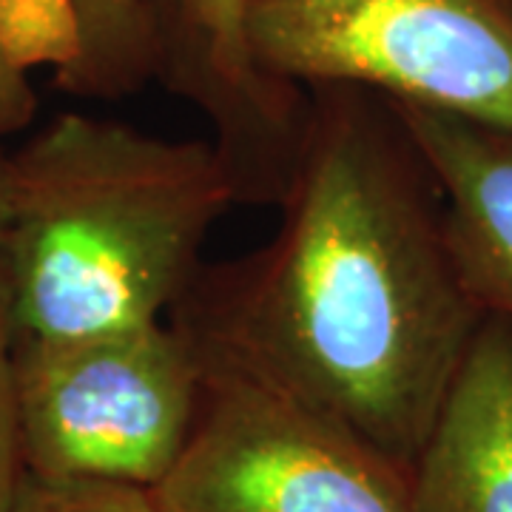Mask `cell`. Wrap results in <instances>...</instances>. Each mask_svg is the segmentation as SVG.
I'll use <instances>...</instances> for the list:
<instances>
[{"instance_id": "cell-8", "label": "cell", "mask_w": 512, "mask_h": 512, "mask_svg": "<svg viewBox=\"0 0 512 512\" xmlns=\"http://www.w3.org/2000/svg\"><path fill=\"white\" fill-rule=\"evenodd\" d=\"M396 106L439 177L467 291L487 316L512 322V128L399 100Z\"/></svg>"}, {"instance_id": "cell-4", "label": "cell", "mask_w": 512, "mask_h": 512, "mask_svg": "<svg viewBox=\"0 0 512 512\" xmlns=\"http://www.w3.org/2000/svg\"><path fill=\"white\" fill-rule=\"evenodd\" d=\"M259 72L512 128V0H245Z\"/></svg>"}, {"instance_id": "cell-10", "label": "cell", "mask_w": 512, "mask_h": 512, "mask_svg": "<svg viewBox=\"0 0 512 512\" xmlns=\"http://www.w3.org/2000/svg\"><path fill=\"white\" fill-rule=\"evenodd\" d=\"M12 512H165L151 487L26 473Z\"/></svg>"}, {"instance_id": "cell-6", "label": "cell", "mask_w": 512, "mask_h": 512, "mask_svg": "<svg viewBox=\"0 0 512 512\" xmlns=\"http://www.w3.org/2000/svg\"><path fill=\"white\" fill-rule=\"evenodd\" d=\"M143 20L154 80L211 128L239 205H276L291 177L305 92L254 63L245 0H131Z\"/></svg>"}, {"instance_id": "cell-11", "label": "cell", "mask_w": 512, "mask_h": 512, "mask_svg": "<svg viewBox=\"0 0 512 512\" xmlns=\"http://www.w3.org/2000/svg\"><path fill=\"white\" fill-rule=\"evenodd\" d=\"M15 339L18 328L12 319L6 276L0 265V512H12L20 481L26 476L15 387Z\"/></svg>"}, {"instance_id": "cell-13", "label": "cell", "mask_w": 512, "mask_h": 512, "mask_svg": "<svg viewBox=\"0 0 512 512\" xmlns=\"http://www.w3.org/2000/svg\"><path fill=\"white\" fill-rule=\"evenodd\" d=\"M6 183H9V148L6 143H0V228L6 217Z\"/></svg>"}, {"instance_id": "cell-7", "label": "cell", "mask_w": 512, "mask_h": 512, "mask_svg": "<svg viewBox=\"0 0 512 512\" xmlns=\"http://www.w3.org/2000/svg\"><path fill=\"white\" fill-rule=\"evenodd\" d=\"M416 512H512V322L473 336L410 470Z\"/></svg>"}, {"instance_id": "cell-3", "label": "cell", "mask_w": 512, "mask_h": 512, "mask_svg": "<svg viewBox=\"0 0 512 512\" xmlns=\"http://www.w3.org/2000/svg\"><path fill=\"white\" fill-rule=\"evenodd\" d=\"M171 319L200 350V402L154 487L165 512H416L410 470L225 339Z\"/></svg>"}, {"instance_id": "cell-2", "label": "cell", "mask_w": 512, "mask_h": 512, "mask_svg": "<svg viewBox=\"0 0 512 512\" xmlns=\"http://www.w3.org/2000/svg\"><path fill=\"white\" fill-rule=\"evenodd\" d=\"M239 205L211 140H168L63 111L9 148L0 265L20 336L74 339L160 322Z\"/></svg>"}, {"instance_id": "cell-12", "label": "cell", "mask_w": 512, "mask_h": 512, "mask_svg": "<svg viewBox=\"0 0 512 512\" xmlns=\"http://www.w3.org/2000/svg\"><path fill=\"white\" fill-rule=\"evenodd\" d=\"M35 114L37 94L29 83V74L18 69L0 46V143L32 126Z\"/></svg>"}, {"instance_id": "cell-9", "label": "cell", "mask_w": 512, "mask_h": 512, "mask_svg": "<svg viewBox=\"0 0 512 512\" xmlns=\"http://www.w3.org/2000/svg\"><path fill=\"white\" fill-rule=\"evenodd\" d=\"M74 55L55 72L66 94L120 100L154 83V57L131 0H72Z\"/></svg>"}, {"instance_id": "cell-1", "label": "cell", "mask_w": 512, "mask_h": 512, "mask_svg": "<svg viewBox=\"0 0 512 512\" xmlns=\"http://www.w3.org/2000/svg\"><path fill=\"white\" fill-rule=\"evenodd\" d=\"M279 222L171 316L225 339L413 470L487 319L447 231L439 177L396 100L308 86Z\"/></svg>"}, {"instance_id": "cell-5", "label": "cell", "mask_w": 512, "mask_h": 512, "mask_svg": "<svg viewBox=\"0 0 512 512\" xmlns=\"http://www.w3.org/2000/svg\"><path fill=\"white\" fill-rule=\"evenodd\" d=\"M26 473L157 487L180 458L200 402V350L174 319L15 339Z\"/></svg>"}]
</instances>
